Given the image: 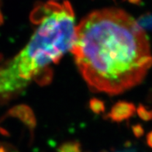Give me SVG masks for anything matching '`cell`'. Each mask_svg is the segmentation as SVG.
<instances>
[{
	"label": "cell",
	"instance_id": "obj_3",
	"mask_svg": "<svg viewBox=\"0 0 152 152\" xmlns=\"http://www.w3.org/2000/svg\"><path fill=\"white\" fill-rule=\"evenodd\" d=\"M6 116L20 120L27 128L33 132L36 126V118L32 110L26 105H18L10 110Z\"/></svg>",
	"mask_w": 152,
	"mask_h": 152
},
{
	"label": "cell",
	"instance_id": "obj_8",
	"mask_svg": "<svg viewBox=\"0 0 152 152\" xmlns=\"http://www.w3.org/2000/svg\"><path fill=\"white\" fill-rule=\"evenodd\" d=\"M132 130L133 132H134V134L137 137H142L143 134H144V130L140 124L134 125L132 127Z\"/></svg>",
	"mask_w": 152,
	"mask_h": 152
},
{
	"label": "cell",
	"instance_id": "obj_10",
	"mask_svg": "<svg viewBox=\"0 0 152 152\" xmlns=\"http://www.w3.org/2000/svg\"><path fill=\"white\" fill-rule=\"evenodd\" d=\"M2 23H3V16H2L1 10H0V25H2Z\"/></svg>",
	"mask_w": 152,
	"mask_h": 152
},
{
	"label": "cell",
	"instance_id": "obj_11",
	"mask_svg": "<svg viewBox=\"0 0 152 152\" xmlns=\"http://www.w3.org/2000/svg\"><path fill=\"white\" fill-rule=\"evenodd\" d=\"M130 2H133V3H135V4H140V0H129Z\"/></svg>",
	"mask_w": 152,
	"mask_h": 152
},
{
	"label": "cell",
	"instance_id": "obj_9",
	"mask_svg": "<svg viewBox=\"0 0 152 152\" xmlns=\"http://www.w3.org/2000/svg\"><path fill=\"white\" fill-rule=\"evenodd\" d=\"M147 143H148V146L152 148V131H151L147 136Z\"/></svg>",
	"mask_w": 152,
	"mask_h": 152
},
{
	"label": "cell",
	"instance_id": "obj_6",
	"mask_svg": "<svg viewBox=\"0 0 152 152\" xmlns=\"http://www.w3.org/2000/svg\"><path fill=\"white\" fill-rule=\"evenodd\" d=\"M58 152H82V150L78 142L70 141L62 144L58 149Z\"/></svg>",
	"mask_w": 152,
	"mask_h": 152
},
{
	"label": "cell",
	"instance_id": "obj_12",
	"mask_svg": "<svg viewBox=\"0 0 152 152\" xmlns=\"http://www.w3.org/2000/svg\"><path fill=\"white\" fill-rule=\"evenodd\" d=\"M116 152H135L133 150H125V151H116Z\"/></svg>",
	"mask_w": 152,
	"mask_h": 152
},
{
	"label": "cell",
	"instance_id": "obj_7",
	"mask_svg": "<svg viewBox=\"0 0 152 152\" xmlns=\"http://www.w3.org/2000/svg\"><path fill=\"white\" fill-rule=\"evenodd\" d=\"M137 112L138 116H140V118L142 119L144 121H149L152 119V111L147 110L145 106L143 105H140L138 106Z\"/></svg>",
	"mask_w": 152,
	"mask_h": 152
},
{
	"label": "cell",
	"instance_id": "obj_5",
	"mask_svg": "<svg viewBox=\"0 0 152 152\" xmlns=\"http://www.w3.org/2000/svg\"><path fill=\"white\" fill-rule=\"evenodd\" d=\"M89 107L92 112L96 114H100L105 112V104L102 100L97 98H92L89 101Z\"/></svg>",
	"mask_w": 152,
	"mask_h": 152
},
{
	"label": "cell",
	"instance_id": "obj_2",
	"mask_svg": "<svg viewBox=\"0 0 152 152\" xmlns=\"http://www.w3.org/2000/svg\"><path fill=\"white\" fill-rule=\"evenodd\" d=\"M30 20L39 26L28 44L6 64L26 86L32 80L44 86L52 80L50 64H58L71 50L75 30L74 11L68 1H50L37 6Z\"/></svg>",
	"mask_w": 152,
	"mask_h": 152
},
{
	"label": "cell",
	"instance_id": "obj_1",
	"mask_svg": "<svg viewBox=\"0 0 152 152\" xmlns=\"http://www.w3.org/2000/svg\"><path fill=\"white\" fill-rule=\"evenodd\" d=\"M71 51L91 90L110 96L139 84L152 65L144 30L120 9L96 10L82 19Z\"/></svg>",
	"mask_w": 152,
	"mask_h": 152
},
{
	"label": "cell",
	"instance_id": "obj_4",
	"mask_svg": "<svg viewBox=\"0 0 152 152\" xmlns=\"http://www.w3.org/2000/svg\"><path fill=\"white\" fill-rule=\"evenodd\" d=\"M135 106L131 102L120 101L113 106L108 117L113 122H122L130 118L135 113Z\"/></svg>",
	"mask_w": 152,
	"mask_h": 152
}]
</instances>
